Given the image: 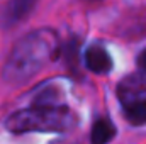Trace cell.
Here are the masks:
<instances>
[{
	"mask_svg": "<svg viewBox=\"0 0 146 144\" xmlns=\"http://www.w3.org/2000/svg\"><path fill=\"white\" fill-rule=\"evenodd\" d=\"M117 97L122 105L146 100V71L126 76L117 87Z\"/></svg>",
	"mask_w": 146,
	"mask_h": 144,
	"instance_id": "3957f363",
	"label": "cell"
},
{
	"mask_svg": "<svg viewBox=\"0 0 146 144\" xmlns=\"http://www.w3.org/2000/svg\"><path fill=\"white\" fill-rule=\"evenodd\" d=\"M76 124V117L63 102L61 104H42L34 102L31 107L12 114L5 127L14 134L22 132H66Z\"/></svg>",
	"mask_w": 146,
	"mask_h": 144,
	"instance_id": "7a4b0ae2",
	"label": "cell"
},
{
	"mask_svg": "<svg viewBox=\"0 0 146 144\" xmlns=\"http://www.w3.org/2000/svg\"><path fill=\"white\" fill-rule=\"evenodd\" d=\"M124 107V117L129 120L133 126H145L146 124V100L133 102Z\"/></svg>",
	"mask_w": 146,
	"mask_h": 144,
	"instance_id": "52a82bcc",
	"label": "cell"
},
{
	"mask_svg": "<svg viewBox=\"0 0 146 144\" xmlns=\"http://www.w3.org/2000/svg\"><path fill=\"white\" fill-rule=\"evenodd\" d=\"M115 136V126L107 117H100L92 126L90 143L92 144H109Z\"/></svg>",
	"mask_w": 146,
	"mask_h": 144,
	"instance_id": "8992f818",
	"label": "cell"
},
{
	"mask_svg": "<svg viewBox=\"0 0 146 144\" xmlns=\"http://www.w3.org/2000/svg\"><path fill=\"white\" fill-rule=\"evenodd\" d=\"M37 0H7L2 9L0 22L3 27H14L24 22L34 10Z\"/></svg>",
	"mask_w": 146,
	"mask_h": 144,
	"instance_id": "277c9868",
	"label": "cell"
},
{
	"mask_svg": "<svg viewBox=\"0 0 146 144\" xmlns=\"http://www.w3.org/2000/svg\"><path fill=\"white\" fill-rule=\"evenodd\" d=\"M136 61H138L139 70H141V71H146V48L138 54V59H136Z\"/></svg>",
	"mask_w": 146,
	"mask_h": 144,
	"instance_id": "ba28073f",
	"label": "cell"
},
{
	"mask_svg": "<svg viewBox=\"0 0 146 144\" xmlns=\"http://www.w3.org/2000/svg\"><path fill=\"white\" fill-rule=\"evenodd\" d=\"M85 66L97 75H106L112 70V58L100 44H92L85 51Z\"/></svg>",
	"mask_w": 146,
	"mask_h": 144,
	"instance_id": "5b68a950",
	"label": "cell"
},
{
	"mask_svg": "<svg viewBox=\"0 0 146 144\" xmlns=\"http://www.w3.org/2000/svg\"><path fill=\"white\" fill-rule=\"evenodd\" d=\"M60 53V37L51 29H39L24 36L10 51L3 65V80L12 85L29 81Z\"/></svg>",
	"mask_w": 146,
	"mask_h": 144,
	"instance_id": "6da1fadb",
	"label": "cell"
}]
</instances>
